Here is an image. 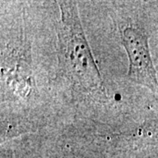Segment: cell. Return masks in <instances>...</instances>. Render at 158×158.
<instances>
[{
  "mask_svg": "<svg viewBox=\"0 0 158 158\" xmlns=\"http://www.w3.org/2000/svg\"><path fill=\"white\" fill-rule=\"evenodd\" d=\"M119 34L128 59L127 79L152 92H156L158 78L151 56L146 28L139 24H128L120 29Z\"/></svg>",
  "mask_w": 158,
  "mask_h": 158,
  "instance_id": "obj_2",
  "label": "cell"
},
{
  "mask_svg": "<svg viewBox=\"0 0 158 158\" xmlns=\"http://www.w3.org/2000/svg\"><path fill=\"white\" fill-rule=\"evenodd\" d=\"M157 27H158V24H157Z\"/></svg>",
  "mask_w": 158,
  "mask_h": 158,
  "instance_id": "obj_3",
  "label": "cell"
},
{
  "mask_svg": "<svg viewBox=\"0 0 158 158\" xmlns=\"http://www.w3.org/2000/svg\"><path fill=\"white\" fill-rule=\"evenodd\" d=\"M57 4L61 15L57 29L60 73L80 93L104 95V80L86 38L77 2Z\"/></svg>",
  "mask_w": 158,
  "mask_h": 158,
  "instance_id": "obj_1",
  "label": "cell"
}]
</instances>
